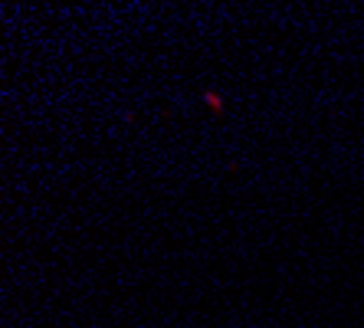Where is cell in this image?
I'll use <instances>...</instances> for the list:
<instances>
[{
  "label": "cell",
  "instance_id": "obj_1",
  "mask_svg": "<svg viewBox=\"0 0 364 328\" xmlns=\"http://www.w3.org/2000/svg\"><path fill=\"white\" fill-rule=\"evenodd\" d=\"M203 105H207L213 115H223V99L213 92V89H207V92H203Z\"/></svg>",
  "mask_w": 364,
  "mask_h": 328
}]
</instances>
